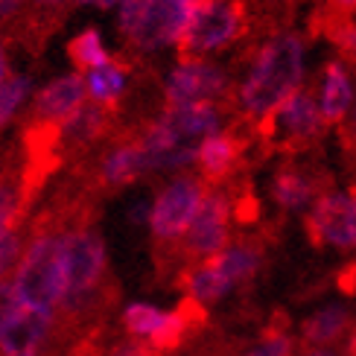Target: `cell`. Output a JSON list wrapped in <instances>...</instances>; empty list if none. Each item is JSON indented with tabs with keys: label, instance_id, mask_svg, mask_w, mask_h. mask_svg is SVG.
I'll return each instance as SVG.
<instances>
[{
	"label": "cell",
	"instance_id": "cell-15",
	"mask_svg": "<svg viewBox=\"0 0 356 356\" xmlns=\"http://www.w3.org/2000/svg\"><path fill=\"white\" fill-rule=\"evenodd\" d=\"M82 82H85L88 102H94V106L106 108V111H114L117 102H120L123 94H126L129 70H126V65H120V62H114L111 58L108 65L82 73Z\"/></svg>",
	"mask_w": 356,
	"mask_h": 356
},
{
	"label": "cell",
	"instance_id": "cell-21",
	"mask_svg": "<svg viewBox=\"0 0 356 356\" xmlns=\"http://www.w3.org/2000/svg\"><path fill=\"white\" fill-rule=\"evenodd\" d=\"M67 56H70V62L76 65V70H85V73L111 62V53L106 50V41H102L99 29H94V26L82 29V33L67 44Z\"/></svg>",
	"mask_w": 356,
	"mask_h": 356
},
{
	"label": "cell",
	"instance_id": "cell-33",
	"mask_svg": "<svg viewBox=\"0 0 356 356\" xmlns=\"http://www.w3.org/2000/svg\"><path fill=\"white\" fill-rule=\"evenodd\" d=\"M76 6H94V9H117L123 0H70Z\"/></svg>",
	"mask_w": 356,
	"mask_h": 356
},
{
	"label": "cell",
	"instance_id": "cell-5",
	"mask_svg": "<svg viewBox=\"0 0 356 356\" xmlns=\"http://www.w3.org/2000/svg\"><path fill=\"white\" fill-rule=\"evenodd\" d=\"M324 120L318 114V102L309 91H295L286 97L280 106L257 123L260 140L266 149H280V152H304L324 135Z\"/></svg>",
	"mask_w": 356,
	"mask_h": 356
},
{
	"label": "cell",
	"instance_id": "cell-30",
	"mask_svg": "<svg viewBox=\"0 0 356 356\" xmlns=\"http://www.w3.org/2000/svg\"><path fill=\"white\" fill-rule=\"evenodd\" d=\"M15 307V295H12V284L9 280H0V324L9 316V309Z\"/></svg>",
	"mask_w": 356,
	"mask_h": 356
},
{
	"label": "cell",
	"instance_id": "cell-2",
	"mask_svg": "<svg viewBox=\"0 0 356 356\" xmlns=\"http://www.w3.org/2000/svg\"><path fill=\"white\" fill-rule=\"evenodd\" d=\"M304 82V41L295 33H280L257 50L248 76L236 91V108L248 123L266 120L280 102Z\"/></svg>",
	"mask_w": 356,
	"mask_h": 356
},
{
	"label": "cell",
	"instance_id": "cell-32",
	"mask_svg": "<svg viewBox=\"0 0 356 356\" xmlns=\"http://www.w3.org/2000/svg\"><path fill=\"white\" fill-rule=\"evenodd\" d=\"M327 9L336 12V15H345V18H350V15L356 12V0H327Z\"/></svg>",
	"mask_w": 356,
	"mask_h": 356
},
{
	"label": "cell",
	"instance_id": "cell-27",
	"mask_svg": "<svg viewBox=\"0 0 356 356\" xmlns=\"http://www.w3.org/2000/svg\"><path fill=\"white\" fill-rule=\"evenodd\" d=\"M108 356H161V353H155L143 339H126V342H117L108 350Z\"/></svg>",
	"mask_w": 356,
	"mask_h": 356
},
{
	"label": "cell",
	"instance_id": "cell-29",
	"mask_svg": "<svg viewBox=\"0 0 356 356\" xmlns=\"http://www.w3.org/2000/svg\"><path fill=\"white\" fill-rule=\"evenodd\" d=\"M26 3L35 6V9L44 12V15H50V18H56V15H62V12L67 9L70 0H26Z\"/></svg>",
	"mask_w": 356,
	"mask_h": 356
},
{
	"label": "cell",
	"instance_id": "cell-18",
	"mask_svg": "<svg viewBox=\"0 0 356 356\" xmlns=\"http://www.w3.org/2000/svg\"><path fill=\"white\" fill-rule=\"evenodd\" d=\"M108 120H111V111L94 106V102H85L76 114L67 117V120L56 129V135L70 146H88L106 135Z\"/></svg>",
	"mask_w": 356,
	"mask_h": 356
},
{
	"label": "cell",
	"instance_id": "cell-9",
	"mask_svg": "<svg viewBox=\"0 0 356 356\" xmlns=\"http://www.w3.org/2000/svg\"><path fill=\"white\" fill-rule=\"evenodd\" d=\"M138 143L143 146L146 158H149L152 172L155 170H184L196 161V149H199L196 143L187 140L181 131L170 123V117L164 111L143 129Z\"/></svg>",
	"mask_w": 356,
	"mask_h": 356
},
{
	"label": "cell",
	"instance_id": "cell-19",
	"mask_svg": "<svg viewBox=\"0 0 356 356\" xmlns=\"http://www.w3.org/2000/svg\"><path fill=\"white\" fill-rule=\"evenodd\" d=\"M260 260H263V254H260V248H254V245H231L225 251H219V254L207 257V263H211L213 269L225 277V284L231 289L254 275L260 269Z\"/></svg>",
	"mask_w": 356,
	"mask_h": 356
},
{
	"label": "cell",
	"instance_id": "cell-4",
	"mask_svg": "<svg viewBox=\"0 0 356 356\" xmlns=\"http://www.w3.org/2000/svg\"><path fill=\"white\" fill-rule=\"evenodd\" d=\"M248 26L243 0H199L190 21L178 38L181 58H204L207 53L225 50L228 44L240 41Z\"/></svg>",
	"mask_w": 356,
	"mask_h": 356
},
{
	"label": "cell",
	"instance_id": "cell-6",
	"mask_svg": "<svg viewBox=\"0 0 356 356\" xmlns=\"http://www.w3.org/2000/svg\"><path fill=\"white\" fill-rule=\"evenodd\" d=\"M204 199V181L196 175H175L172 181L155 196L149 207V228L158 245L181 240L193 216Z\"/></svg>",
	"mask_w": 356,
	"mask_h": 356
},
{
	"label": "cell",
	"instance_id": "cell-37",
	"mask_svg": "<svg viewBox=\"0 0 356 356\" xmlns=\"http://www.w3.org/2000/svg\"><path fill=\"white\" fill-rule=\"evenodd\" d=\"M348 356H356V336H353V342H350V350H348Z\"/></svg>",
	"mask_w": 356,
	"mask_h": 356
},
{
	"label": "cell",
	"instance_id": "cell-13",
	"mask_svg": "<svg viewBox=\"0 0 356 356\" xmlns=\"http://www.w3.org/2000/svg\"><path fill=\"white\" fill-rule=\"evenodd\" d=\"M353 106V79L345 62H327L321 76V97H318V114L324 126H339L348 117Z\"/></svg>",
	"mask_w": 356,
	"mask_h": 356
},
{
	"label": "cell",
	"instance_id": "cell-10",
	"mask_svg": "<svg viewBox=\"0 0 356 356\" xmlns=\"http://www.w3.org/2000/svg\"><path fill=\"white\" fill-rule=\"evenodd\" d=\"M88 102L82 73H65L47 82L33 99V117L44 129H58Z\"/></svg>",
	"mask_w": 356,
	"mask_h": 356
},
{
	"label": "cell",
	"instance_id": "cell-22",
	"mask_svg": "<svg viewBox=\"0 0 356 356\" xmlns=\"http://www.w3.org/2000/svg\"><path fill=\"white\" fill-rule=\"evenodd\" d=\"M348 309L345 307H324L318 309V313L313 318H307L304 321V342L309 345H327L333 342V339H339L345 330H348Z\"/></svg>",
	"mask_w": 356,
	"mask_h": 356
},
{
	"label": "cell",
	"instance_id": "cell-35",
	"mask_svg": "<svg viewBox=\"0 0 356 356\" xmlns=\"http://www.w3.org/2000/svg\"><path fill=\"white\" fill-rule=\"evenodd\" d=\"M6 76H9V53H6L3 38H0V85H3Z\"/></svg>",
	"mask_w": 356,
	"mask_h": 356
},
{
	"label": "cell",
	"instance_id": "cell-16",
	"mask_svg": "<svg viewBox=\"0 0 356 356\" xmlns=\"http://www.w3.org/2000/svg\"><path fill=\"white\" fill-rule=\"evenodd\" d=\"M272 196L284 211H304V207L318 196V181H316V175H309L307 170L286 164L272 178Z\"/></svg>",
	"mask_w": 356,
	"mask_h": 356
},
{
	"label": "cell",
	"instance_id": "cell-11",
	"mask_svg": "<svg viewBox=\"0 0 356 356\" xmlns=\"http://www.w3.org/2000/svg\"><path fill=\"white\" fill-rule=\"evenodd\" d=\"M243 149H245V138L240 135V129L216 131V135L204 138L196 149V161H199L204 181H213L219 187L236 167H240Z\"/></svg>",
	"mask_w": 356,
	"mask_h": 356
},
{
	"label": "cell",
	"instance_id": "cell-36",
	"mask_svg": "<svg viewBox=\"0 0 356 356\" xmlns=\"http://www.w3.org/2000/svg\"><path fill=\"white\" fill-rule=\"evenodd\" d=\"M304 356H336L333 350H324V348H318V350H309V353H304Z\"/></svg>",
	"mask_w": 356,
	"mask_h": 356
},
{
	"label": "cell",
	"instance_id": "cell-8",
	"mask_svg": "<svg viewBox=\"0 0 356 356\" xmlns=\"http://www.w3.org/2000/svg\"><path fill=\"white\" fill-rule=\"evenodd\" d=\"M228 219H231V199L225 190H204V199L193 216L184 234V254L207 260L228 248Z\"/></svg>",
	"mask_w": 356,
	"mask_h": 356
},
{
	"label": "cell",
	"instance_id": "cell-34",
	"mask_svg": "<svg viewBox=\"0 0 356 356\" xmlns=\"http://www.w3.org/2000/svg\"><path fill=\"white\" fill-rule=\"evenodd\" d=\"M348 248H356V196H353L350 216H348Z\"/></svg>",
	"mask_w": 356,
	"mask_h": 356
},
{
	"label": "cell",
	"instance_id": "cell-23",
	"mask_svg": "<svg viewBox=\"0 0 356 356\" xmlns=\"http://www.w3.org/2000/svg\"><path fill=\"white\" fill-rule=\"evenodd\" d=\"M33 76L29 73H12L3 79V85H0V129H6L15 117H18V111L26 106V99L33 97Z\"/></svg>",
	"mask_w": 356,
	"mask_h": 356
},
{
	"label": "cell",
	"instance_id": "cell-1",
	"mask_svg": "<svg viewBox=\"0 0 356 356\" xmlns=\"http://www.w3.org/2000/svg\"><path fill=\"white\" fill-rule=\"evenodd\" d=\"M15 304L58 318V304L65 295L62 266V219L44 213L26 231L21 260L9 277Z\"/></svg>",
	"mask_w": 356,
	"mask_h": 356
},
{
	"label": "cell",
	"instance_id": "cell-3",
	"mask_svg": "<svg viewBox=\"0 0 356 356\" xmlns=\"http://www.w3.org/2000/svg\"><path fill=\"white\" fill-rule=\"evenodd\" d=\"M199 0H123L117 24L126 41L138 50H161L181 38Z\"/></svg>",
	"mask_w": 356,
	"mask_h": 356
},
{
	"label": "cell",
	"instance_id": "cell-31",
	"mask_svg": "<svg viewBox=\"0 0 356 356\" xmlns=\"http://www.w3.org/2000/svg\"><path fill=\"white\" fill-rule=\"evenodd\" d=\"M24 6H26V0H0V24L18 18Z\"/></svg>",
	"mask_w": 356,
	"mask_h": 356
},
{
	"label": "cell",
	"instance_id": "cell-12",
	"mask_svg": "<svg viewBox=\"0 0 356 356\" xmlns=\"http://www.w3.org/2000/svg\"><path fill=\"white\" fill-rule=\"evenodd\" d=\"M146 172H152L149 158H146L143 146L138 140H126V143L111 146L99 161V184L108 190H120L126 184H135Z\"/></svg>",
	"mask_w": 356,
	"mask_h": 356
},
{
	"label": "cell",
	"instance_id": "cell-17",
	"mask_svg": "<svg viewBox=\"0 0 356 356\" xmlns=\"http://www.w3.org/2000/svg\"><path fill=\"white\" fill-rule=\"evenodd\" d=\"M164 114L170 117V123L193 143L222 131V111L213 106V102H196V106L164 108Z\"/></svg>",
	"mask_w": 356,
	"mask_h": 356
},
{
	"label": "cell",
	"instance_id": "cell-28",
	"mask_svg": "<svg viewBox=\"0 0 356 356\" xmlns=\"http://www.w3.org/2000/svg\"><path fill=\"white\" fill-rule=\"evenodd\" d=\"M339 126H342V143H345V149L356 158V102L350 106L348 117H345V120L339 123Z\"/></svg>",
	"mask_w": 356,
	"mask_h": 356
},
{
	"label": "cell",
	"instance_id": "cell-25",
	"mask_svg": "<svg viewBox=\"0 0 356 356\" xmlns=\"http://www.w3.org/2000/svg\"><path fill=\"white\" fill-rule=\"evenodd\" d=\"M26 243V228H18L6 236H0V280H9L15 266L21 260V251Z\"/></svg>",
	"mask_w": 356,
	"mask_h": 356
},
{
	"label": "cell",
	"instance_id": "cell-24",
	"mask_svg": "<svg viewBox=\"0 0 356 356\" xmlns=\"http://www.w3.org/2000/svg\"><path fill=\"white\" fill-rule=\"evenodd\" d=\"M161 318H164V309L152 304H129L123 309V330L131 339H149L158 330Z\"/></svg>",
	"mask_w": 356,
	"mask_h": 356
},
{
	"label": "cell",
	"instance_id": "cell-14",
	"mask_svg": "<svg viewBox=\"0 0 356 356\" xmlns=\"http://www.w3.org/2000/svg\"><path fill=\"white\" fill-rule=\"evenodd\" d=\"M33 199H35V190L29 187L26 172L0 167V236L24 228V216Z\"/></svg>",
	"mask_w": 356,
	"mask_h": 356
},
{
	"label": "cell",
	"instance_id": "cell-20",
	"mask_svg": "<svg viewBox=\"0 0 356 356\" xmlns=\"http://www.w3.org/2000/svg\"><path fill=\"white\" fill-rule=\"evenodd\" d=\"M184 289H187V298H193L202 307L211 304V301L225 298V295L231 292V286L225 284V277H222L207 260H202L196 269H190L184 275Z\"/></svg>",
	"mask_w": 356,
	"mask_h": 356
},
{
	"label": "cell",
	"instance_id": "cell-7",
	"mask_svg": "<svg viewBox=\"0 0 356 356\" xmlns=\"http://www.w3.org/2000/svg\"><path fill=\"white\" fill-rule=\"evenodd\" d=\"M231 79L219 65L207 58H181L164 82L167 108L196 106V102H213L228 97Z\"/></svg>",
	"mask_w": 356,
	"mask_h": 356
},
{
	"label": "cell",
	"instance_id": "cell-26",
	"mask_svg": "<svg viewBox=\"0 0 356 356\" xmlns=\"http://www.w3.org/2000/svg\"><path fill=\"white\" fill-rule=\"evenodd\" d=\"M248 356H292V342L286 330H272Z\"/></svg>",
	"mask_w": 356,
	"mask_h": 356
}]
</instances>
